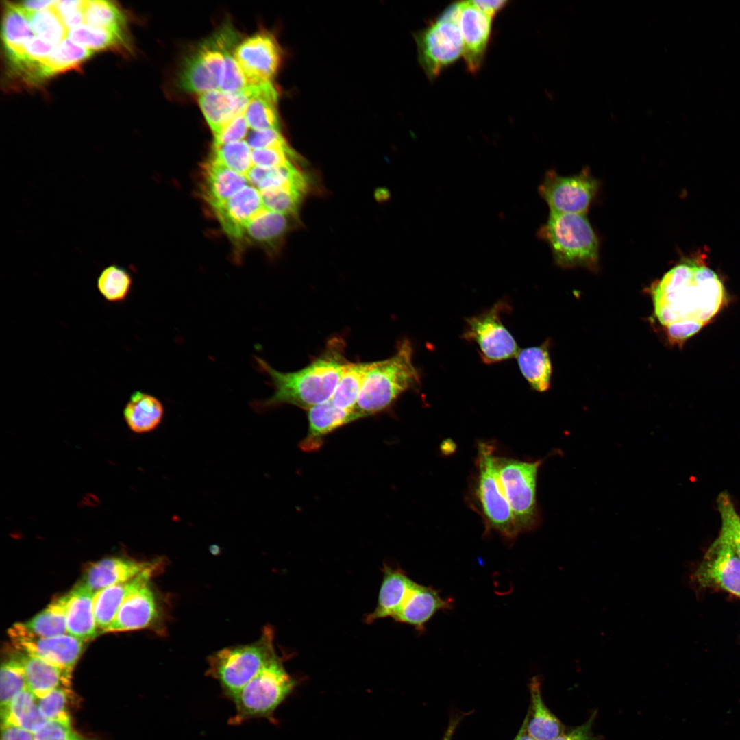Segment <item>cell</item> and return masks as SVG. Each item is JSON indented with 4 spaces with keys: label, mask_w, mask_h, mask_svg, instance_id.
<instances>
[{
    "label": "cell",
    "mask_w": 740,
    "mask_h": 740,
    "mask_svg": "<svg viewBox=\"0 0 740 740\" xmlns=\"http://www.w3.org/2000/svg\"><path fill=\"white\" fill-rule=\"evenodd\" d=\"M251 98L249 86L243 90L227 92L214 90L200 94L198 102L214 136L236 116L243 113Z\"/></svg>",
    "instance_id": "d6986e66"
},
{
    "label": "cell",
    "mask_w": 740,
    "mask_h": 740,
    "mask_svg": "<svg viewBox=\"0 0 740 740\" xmlns=\"http://www.w3.org/2000/svg\"><path fill=\"white\" fill-rule=\"evenodd\" d=\"M34 737L35 740H96L79 734L71 723L56 721L47 722Z\"/></svg>",
    "instance_id": "681fc988"
},
{
    "label": "cell",
    "mask_w": 740,
    "mask_h": 740,
    "mask_svg": "<svg viewBox=\"0 0 740 740\" xmlns=\"http://www.w3.org/2000/svg\"><path fill=\"white\" fill-rule=\"evenodd\" d=\"M1 740H35L34 733L9 723L1 724Z\"/></svg>",
    "instance_id": "11a10c76"
},
{
    "label": "cell",
    "mask_w": 740,
    "mask_h": 740,
    "mask_svg": "<svg viewBox=\"0 0 740 740\" xmlns=\"http://www.w3.org/2000/svg\"><path fill=\"white\" fill-rule=\"evenodd\" d=\"M717 508L721 519L719 536L732 547L740 558V514L727 493L719 495Z\"/></svg>",
    "instance_id": "ee69618b"
},
{
    "label": "cell",
    "mask_w": 740,
    "mask_h": 740,
    "mask_svg": "<svg viewBox=\"0 0 740 740\" xmlns=\"http://www.w3.org/2000/svg\"><path fill=\"white\" fill-rule=\"evenodd\" d=\"M95 593L82 582L66 593L67 634L84 642L100 632L94 610Z\"/></svg>",
    "instance_id": "44dd1931"
},
{
    "label": "cell",
    "mask_w": 740,
    "mask_h": 740,
    "mask_svg": "<svg viewBox=\"0 0 740 740\" xmlns=\"http://www.w3.org/2000/svg\"><path fill=\"white\" fill-rule=\"evenodd\" d=\"M56 1H25L16 3L26 14H30L52 7Z\"/></svg>",
    "instance_id": "680465c9"
},
{
    "label": "cell",
    "mask_w": 740,
    "mask_h": 740,
    "mask_svg": "<svg viewBox=\"0 0 740 740\" xmlns=\"http://www.w3.org/2000/svg\"><path fill=\"white\" fill-rule=\"evenodd\" d=\"M33 34L40 39L58 46L66 39L68 30L53 5L38 12L26 14Z\"/></svg>",
    "instance_id": "60d3db41"
},
{
    "label": "cell",
    "mask_w": 740,
    "mask_h": 740,
    "mask_svg": "<svg viewBox=\"0 0 740 740\" xmlns=\"http://www.w3.org/2000/svg\"><path fill=\"white\" fill-rule=\"evenodd\" d=\"M38 698L26 689L1 709L2 723H9L36 733L48 722L41 713Z\"/></svg>",
    "instance_id": "d6a6232c"
},
{
    "label": "cell",
    "mask_w": 740,
    "mask_h": 740,
    "mask_svg": "<svg viewBox=\"0 0 740 740\" xmlns=\"http://www.w3.org/2000/svg\"><path fill=\"white\" fill-rule=\"evenodd\" d=\"M251 149L245 140L212 147L211 156L231 170L246 176L253 166Z\"/></svg>",
    "instance_id": "7bdbcfd3"
},
{
    "label": "cell",
    "mask_w": 740,
    "mask_h": 740,
    "mask_svg": "<svg viewBox=\"0 0 740 740\" xmlns=\"http://www.w3.org/2000/svg\"><path fill=\"white\" fill-rule=\"evenodd\" d=\"M94 53L86 48L64 39L39 65L40 80L58 73L76 69Z\"/></svg>",
    "instance_id": "e575fe53"
},
{
    "label": "cell",
    "mask_w": 740,
    "mask_h": 740,
    "mask_svg": "<svg viewBox=\"0 0 740 740\" xmlns=\"http://www.w3.org/2000/svg\"><path fill=\"white\" fill-rule=\"evenodd\" d=\"M248 123L244 112L232 120L221 132L214 136V145L243 140L247 135Z\"/></svg>",
    "instance_id": "816d5d0a"
},
{
    "label": "cell",
    "mask_w": 740,
    "mask_h": 740,
    "mask_svg": "<svg viewBox=\"0 0 740 740\" xmlns=\"http://www.w3.org/2000/svg\"><path fill=\"white\" fill-rule=\"evenodd\" d=\"M363 417L356 410H347L336 407L330 399L308 410V429L299 445L302 451H317L325 437L338 428Z\"/></svg>",
    "instance_id": "ac0fdd59"
},
{
    "label": "cell",
    "mask_w": 740,
    "mask_h": 740,
    "mask_svg": "<svg viewBox=\"0 0 740 740\" xmlns=\"http://www.w3.org/2000/svg\"><path fill=\"white\" fill-rule=\"evenodd\" d=\"M160 616L159 602L149 582L127 597L105 632L148 628L153 625Z\"/></svg>",
    "instance_id": "2e32d148"
},
{
    "label": "cell",
    "mask_w": 740,
    "mask_h": 740,
    "mask_svg": "<svg viewBox=\"0 0 740 740\" xmlns=\"http://www.w3.org/2000/svg\"><path fill=\"white\" fill-rule=\"evenodd\" d=\"M67 37L73 43L92 51L116 48L125 43L123 36L84 25L70 29Z\"/></svg>",
    "instance_id": "b9f144b4"
},
{
    "label": "cell",
    "mask_w": 740,
    "mask_h": 740,
    "mask_svg": "<svg viewBox=\"0 0 740 740\" xmlns=\"http://www.w3.org/2000/svg\"><path fill=\"white\" fill-rule=\"evenodd\" d=\"M528 713L514 740H536L527 731Z\"/></svg>",
    "instance_id": "94428289"
},
{
    "label": "cell",
    "mask_w": 740,
    "mask_h": 740,
    "mask_svg": "<svg viewBox=\"0 0 740 740\" xmlns=\"http://www.w3.org/2000/svg\"><path fill=\"white\" fill-rule=\"evenodd\" d=\"M541 685L539 676L531 678L529 684L531 706L528 712L527 731L536 740H552L564 732V726L545 704Z\"/></svg>",
    "instance_id": "f1b7e54d"
},
{
    "label": "cell",
    "mask_w": 740,
    "mask_h": 740,
    "mask_svg": "<svg viewBox=\"0 0 740 740\" xmlns=\"http://www.w3.org/2000/svg\"><path fill=\"white\" fill-rule=\"evenodd\" d=\"M345 345L342 339L334 337L320 356L293 372L279 371L256 356L260 369L270 378L274 393L267 399L254 401L251 406L254 410L264 412L284 404L308 410L330 399L349 362L345 357Z\"/></svg>",
    "instance_id": "7a4b0ae2"
},
{
    "label": "cell",
    "mask_w": 740,
    "mask_h": 740,
    "mask_svg": "<svg viewBox=\"0 0 740 740\" xmlns=\"http://www.w3.org/2000/svg\"><path fill=\"white\" fill-rule=\"evenodd\" d=\"M55 48L56 46L34 36L25 45L23 60L12 66L38 64L48 58Z\"/></svg>",
    "instance_id": "f5cc1de1"
},
{
    "label": "cell",
    "mask_w": 740,
    "mask_h": 740,
    "mask_svg": "<svg viewBox=\"0 0 740 740\" xmlns=\"http://www.w3.org/2000/svg\"><path fill=\"white\" fill-rule=\"evenodd\" d=\"M460 717H454L450 719L449 724L442 740H452L454 731L456 729V727L460 722Z\"/></svg>",
    "instance_id": "91938a15"
},
{
    "label": "cell",
    "mask_w": 740,
    "mask_h": 740,
    "mask_svg": "<svg viewBox=\"0 0 740 740\" xmlns=\"http://www.w3.org/2000/svg\"><path fill=\"white\" fill-rule=\"evenodd\" d=\"M282 50L275 36L256 33L238 43L234 57L249 85L271 82L282 62Z\"/></svg>",
    "instance_id": "4fadbf2b"
},
{
    "label": "cell",
    "mask_w": 740,
    "mask_h": 740,
    "mask_svg": "<svg viewBox=\"0 0 740 740\" xmlns=\"http://www.w3.org/2000/svg\"><path fill=\"white\" fill-rule=\"evenodd\" d=\"M66 602V594L54 600L39 613L23 623V626L31 633L39 637L67 634Z\"/></svg>",
    "instance_id": "8d00e7d4"
},
{
    "label": "cell",
    "mask_w": 740,
    "mask_h": 740,
    "mask_svg": "<svg viewBox=\"0 0 740 740\" xmlns=\"http://www.w3.org/2000/svg\"><path fill=\"white\" fill-rule=\"evenodd\" d=\"M451 604L450 600L443 599L433 588L415 582L393 618L421 630L437 611L449 609Z\"/></svg>",
    "instance_id": "7402d4cb"
},
{
    "label": "cell",
    "mask_w": 740,
    "mask_h": 740,
    "mask_svg": "<svg viewBox=\"0 0 740 740\" xmlns=\"http://www.w3.org/2000/svg\"><path fill=\"white\" fill-rule=\"evenodd\" d=\"M251 98L244 112L252 130H280L278 111L279 95L271 82L249 85Z\"/></svg>",
    "instance_id": "4316f807"
},
{
    "label": "cell",
    "mask_w": 740,
    "mask_h": 740,
    "mask_svg": "<svg viewBox=\"0 0 740 740\" xmlns=\"http://www.w3.org/2000/svg\"><path fill=\"white\" fill-rule=\"evenodd\" d=\"M459 27L463 39V56L467 71L480 68L491 36L492 19L471 1H461Z\"/></svg>",
    "instance_id": "9a60e30c"
},
{
    "label": "cell",
    "mask_w": 740,
    "mask_h": 740,
    "mask_svg": "<svg viewBox=\"0 0 740 740\" xmlns=\"http://www.w3.org/2000/svg\"><path fill=\"white\" fill-rule=\"evenodd\" d=\"M263 208L260 191L248 184L212 209L225 232L230 238L240 240L244 237L248 223Z\"/></svg>",
    "instance_id": "e0dca14e"
},
{
    "label": "cell",
    "mask_w": 740,
    "mask_h": 740,
    "mask_svg": "<svg viewBox=\"0 0 740 740\" xmlns=\"http://www.w3.org/2000/svg\"><path fill=\"white\" fill-rule=\"evenodd\" d=\"M276 655L273 630L266 626L254 643L223 648L210 656L208 674L219 682L223 695L232 700Z\"/></svg>",
    "instance_id": "5b68a950"
},
{
    "label": "cell",
    "mask_w": 740,
    "mask_h": 740,
    "mask_svg": "<svg viewBox=\"0 0 740 740\" xmlns=\"http://www.w3.org/2000/svg\"><path fill=\"white\" fill-rule=\"evenodd\" d=\"M598 186L597 180L587 169L571 175L549 170L538 190L550 212L586 214Z\"/></svg>",
    "instance_id": "8fae6325"
},
{
    "label": "cell",
    "mask_w": 740,
    "mask_h": 740,
    "mask_svg": "<svg viewBox=\"0 0 740 740\" xmlns=\"http://www.w3.org/2000/svg\"><path fill=\"white\" fill-rule=\"evenodd\" d=\"M471 3L491 18L508 3L507 1H471Z\"/></svg>",
    "instance_id": "6f0895ef"
},
{
    "label": "cell",
    "mask_w": 740,
    "mask_h": 740,
    "mask_svg": "<svg viewBox=\"0 0 740 740\" xmlns=\"http://www.w3.org/2000/svg\"><path fill=\"white\" fill-rule=\"evenodd\" d=\"M245 177L260 192L293 188L304 194L308 188L306 176L293 163L273 169L253 166Z\"/></svg>",
    "instance_id": "4dcf8cb0"
},
{
    "label": "cell",
    "mask_w": 740,
    "mask_h": 740,
    "mask_svg": "<svg viewBox=\"0 0 740 740\" xmlns=\"http://www.w3.org/2000/svg\"><path fill=\"white\" fill-rule=\"evenodd\" d=\"M247 143L253 150L289 147L280 130L273 129L252 130L247 135Z\"/></svg>",
    "instance_id": "f907efd6"
},
{
    "label": "cell",
    "mask_w": 740,
    "mask_h": 740,
    "mask_svg": "<svg viewBox=\"0 0 740 740\" xmlns=\"http://www.w3.org/2000/svg\"><path fill=\"white\" fill-rule=\"evenodd\" d=\"M460 8V2L449 5L415 37L419 61L430 78L437 77L463 56Z\"/></svg>",
    "instance_id": "52a82bcc"
},
{
    "label": "cell",
    "mask_w": 740,
    "mask_h": 740,
    "mask_svg": "<svg viewBox=\"0 0 740 740\" xmlns=\"http://www.w3.org/2000/svg\"><path fill=\"white\" fill-rule=\"evenodd\" d=\"M16 657L22 665L27 689L40 698L60 687H69L71 672L39 658L19 652Z\"/></svg>",
    "instance_id": "484cf974"
},
{
    "label": "cell",
    "mask_w": 740,
    "mask_h": 740,
    "mask_svg": "<svg viewBox=\"0 0 740 740\" xmlns=\"http://www.w3.org/2000/svg\"><path fill=\"white\" fill-rule=\"evenodd\" d=\"M294 217L264 208L248 223L245 235L252 241L273 247L290 230Z\"/></svg>",
    "instance_id": "836d02e7"
},
{
    "label": "cell",
    "mask_w": 740,
    "mask_h": 740,
    "mask_svg": "<svg viewBox=\"0 0 740 740\" xmlns=\"http://www.w3.org/2000/svg\"><path fill=\"white\" fill-rule=\"evenodd\" d=\"M164 407L156 397L136 391L134 392L123 410L128 427L136 433H146L156 429L164 416Z\"/></svg>",
    "instance_id": "f546056e"
},
{
    "label": "cell",
    "mask_w": 740,
    "mask_h": 740,
    "mask_svg": "<svg viewBox=\"0 0 740 740\" xmlns=\"http://www.w3.org/2000/svg\"><path fill=\"white\" fill-rule=\"evenodd\" d=\"M297 159V154L290 147H269L251 151L253 166L264 169L283 166Z\"/></svg>",
    "instance_id": "c3c4849f"
},
{
    "label": "cell",
    "mask_w": 740,
    "mask_h": 740,
    "mask_svg": "<svg viewBox=\"0 0 740 740\" xmlns=\"http://www.w3.org/2000/svg\"><path fill=\"white\" fill-rule=\"evenodd\" d=\"M538 236L547 243L559 267L597 269L598 241L586 214L550 212Z\"/></svg>",
    "instance_id": "277c9868"
},
{
    "label": "cell",
    "mask_w": 740,
    "mask_h": 740,
    "mask_svg": "<svg viewBox=\"0 0 740 740\" xmlns=\"http://www.w3.org/2000/svg\"><path fill=\"white\" fill-rule=\"evenodd\" d=\"M543 461L496 458L499 478L519 532L534 529L539 522L536 480Z\"/></svg>",
    "instance_id": "ba28073f"
},
{
    "label": "cell",
    "mask_w": 740,
    "mask_h": 740,
    "mask_svg": "<svg viewBox=\"0 0 740 740\" xmlns=\"http://www.w3.org/2000/svg\"><path fill=\"white\" fill-rule=\"evenodd\" d=\"M371 362H348L330 398L334 406L343 410H355L365 375Z\"/></svg>",
    "instance_id": "d590c367"
},
{
    "label": "cell",
    "mask_w": 740,
    "mask_h": 740,
    "mask_svg": "<svg viewBox=\"0 0 740 740\" xmlns=\"http://www.w3.org/2000/svg\"><path fill=\"white\" fill-rule=\"evenodd\" d=\"M27 689L24 671L16 656L2 663L0 672L1 709L6 707L21 692Z\"/></svg>",
    "instance_id": "f6af8a7d"
},
{
    "label": "cell",
    "mask_w": 740,
    "mask_h": 740,
    "mask_svg": "<svg viewBox=\"0 0 740 740\" xmlns=\"http://www.w3.org/2000/svg\"><path fill=\"white\" fill-rule=\"evenodd\" d=\"M260 193L265 209L293 216L297 214L304 195L293 188H282Z\"/></svg>",
    "instance_id": "bcb514c9"
},
{
    "label": "cell",
    "mask_w": 740,
    "mask_h": 740,
    "mask_svg": "<svg viewBox=\"0 0 740 740\" xmlns=\"http://www.w3.org/2000/svg\"><path fill=\"white\" fill-rule=\"evenodd\" d=\"M151 563L117 557L104 558L92 563L88 568L82 582L95 593L134 578Z\"/></svg>",
    "instance_id": "cb8c5ba5"
},
{
    "label": "cell",
    "mask_w": 740,
    "mask_h": 740,
    "mask_svg": "<svg viewBox=\"0 0 740 740\" xmlns=\"http://www.w3.org/2000/svg\"><path fill=\"white\" fill-rule=\"evenodd\" d=\"M597 711L592 713L589 719L583 724L575 727L567 732H563L552 740H603L592 731V726L596 717Z\"/></svg>",
    "instance_id": "db71d44e"
},
{
    "label": "cell",
    "mask_w": 740,
    "mask_h": 740,
    "mask_svg": "<svg viewBox=\"0 0 740 740\" xmlns=\"http://www.w3.org/2000/svg\"><path fill=\"white\" fill-rule=\"evenodd\" d=\"M496 458L492 445L478 444L476 495L489 525L511 539L519 530L499 478Z\"/></svg>",
    "instance_id": "9c48e42d"
},
{
    "label": "cell",
    "mask_w": 740,
    "mask_h": 740,
    "mask_svg": "<svg viewBox=\"0 0 740 740\" xmlns=\"http://www.w3.org/2000/svg\"><path fill=\"white\" fill-rule=\"evenodd\" d=\"M85 1H56L53 8L61 19L83 8Z\"/></svg>",
    "instance_id": "9f6ffc18"
},
{
    "label": "cell",
    "mask_w": 740,
    "mask_h": 740,
    "mask_svg": "<svg viewBox=\"0 0 740 740\" xmlns=\"http://www.w3.org/2000/svg\"><path fill=\"white\" fill-rule=\"evenodd\" d=\"M548 347L547 341L539 346L519 350L516 356L522 375L531 388L539 392L546 391L550 386L552 369Z\"/></svg>",
    "instance_id": "1f68e13d"
},
{
    "label": "cell",
    "mask_w": 740,
    "mask_h": 740,
    "mask_svg": "<svg viewBox=\"0 0 740 740\" xmlns=\"http://www.w3.org/2000/svg\"><path fill=\"white\" fill-rule=\"evenodd\" d=\"M703 258L684 259L652 287L654 314L674 343L697 333L724 303L723 283Z\"/></svg>",
    "instance_id": "6da1fadb"
},
{
    "label": "cell",
    "mask_w": 740,
    "mask_h": 740,
    "mask_svg": "<svg viewBox=\"0 0 740 740\" xmlns=\"http://www.w3.org/2000/svg\"><path fill=\"white\" fill-rule=\"evenodd\" d=\"M296 684L276 655L232 700L236 712L230 724L237 725L256 718L273 720L274 712Z\"/></svg>",
    "instance_id": "8992f818"
},
{
    "label": "cell",
    "mask_w": 740,
    "mask_h": 740,
    "mask_svg": "<svg viewBox=\"0 0 740 740\" xmlns=\"http://www.w3.org/2000/svg\"><path fill=\"white\" fill-rule=\"evenodd\" d=\"M84 22L89 27L112 32L123 36L125 19L121 11L108 1H85Z\"/></svg>",
    "instance_id": "f35d334b"
},
{
    "label": "cell",
    "mask_w": 740,
    "mask_h": 740,
    "mask_svg": "<svg viewBox=\"0 0 740 740\" xmlns=\"http://www.w3.org/2000/svg\"><path fill=\"white\" fill-rule=\"evenodd\" d=\"M177 84L185 92L199 95L219 90L206 64L197 50L185 60L179 72Z\"/></svg>",
    "instance_id": "74e56055"
},
{
    "label": "cell",
    "mask_w": 740,
    "mask_h": 740,
    "mask_svg": "<svg viewBox=\"0 0 740 740\" xmlns=\"http://www.w3.org/2000/svg\"><path fill=\"white\" fill-rule=\"evenodd\" d=\"M507 301H499L485 311L466 318L461 338L475 343L482 361L487 365L516 357L518 345L501 320V314L509 312Z\"/></svg>",
    "instance_id": "30bf717a"
},
{
    "label": "cell",
    "mask_w": 740,
    "mask_h": 740,
    "mask_svg": "<svg viewBox=\"0 0 740 740\" xmlns=\"http://www.w3.org/2000/svg\"><path fill=\"white\" fill-rule=\"evenodd\" d=\"M2 39L11 64L23 60L25 43L34 37L26 13L16 5L5 2L2 21Z\"/></svg>",
    "instance_id": "83f0119b"
},
{
    "label": "cell",
    "mask_w": 740,
    "mask_h": 740,
    "mask_svg": "<svg viewBox=\"0 0 740 740\" xmlns=\"http://www.w3.org/2000/svg\"><path fill=\"white\" fill-rule=\"evenodd\" d=\"M68 698L67 687L62 686L38 698L37 704L41 713L48 722L71 723L67 708Z\"/></svg>",
    "instance_id": "7dc6e473"
},
{
    "label": "cell",
    "mask_w": 740,
    "mask_h": 740,
    "mask_svg": "<svg viewBox=\"0 0 740 740\" xmlns=\"http://www.w3.org/2000/svg\"><path fill=\"white\" fill-rule=\"evenodd\" d=\"M247 178L210 157L203 166L202 195L214 208L248 185Z\"/></svg>",
    "instance_id": "603a6c76"
},
{
    "label": "cell",
    "mask_w": 740,
    "mask_h": 740,
    "mask_svg": "<svg viewBox=\"0 0 740 740\" xmlns=\"http://www.w3.org/2000/svg\"><path fill=\"white\" fill-rule=\"evenodd\" d=\"M415 582L402 570L384 565L378 604L375 610L367 616L366 622L371 624L378 619L393 617L406 600Z\"/></svg>",
    "instance_id": "d4e9b609"
},
{
    "label": "cell",
    "mask_w": 740,
    "mask_h": 740,
    "mask_svg": "<svg viewBox=\"0 0 740 740\" xmlns=\"http://www.w3.org/2000/svg\"><path fill=\"white\" fill-rule=\"evenodd\" d=\"M694 576L702 587L722 589L740 599V558L719 536L707 550Z\"/></svg>",
    "instance_id": "5bb4252c"
},
{
    "label": "cell",
    "mask_w": 740,
    "mask_h": 740,
    "mask_svg": "<svg viewBox=\"0 0 740 740\" xmlns=\"http://www.w3.org/2000/svg\"><path fill=\"white\" fill-rule=\"evenodd\" d=\"M413 347L404 338L391 357L372 362L367 371L355 410L363 417L387 410L404 392L417 390L421 376L413 363Z\"/></svg>",
    "instance_id": "3957f363"
},
{
    "label": "cell",
    "mask_w": 740,
    "mask_h": 740,
    "mask_svg": "<svg viewBox=\"0 0 740 740\" xmlns=\"http://www.w3.org/2000/svg\"><path fill=\"white\" fill-rule=\"evenodd\" d=\"M132 286L131 273L116 264L104 267L97 279V287L100 294L110 302L124 301Z\"/></svg>",
    "instance_id": "ab89813d"
},
{
    "label": "cell",
    "mask_w": 740,
    "mask_h": 740,
    "mask_svg": "<svg viewBox=\"0 0 740 740\" xmlns=\"http://www.w3.org/2000/svg\"><path fill=\"white\" fill-rule=\"evenodd\" d=\"M160 565L159 561H153L149 567L134 578L95 592L94 610L101 633L105 632L127 597L142 585L150 582Z\"/></svg>",
    "instance_id": "ffe728a7"
},
{
    "label": "cell",
    "mask_w": 740,
    "mask_h": 740,
    "mask_svg": "<svg viewBox=\"0 0 740 740\" xmlns=\"http://www.w3.org/2000/svg\"><path fill=\"white\" fill-rule=\"evenodd\" d=\"M12 645L19 652L39 658L71 672L81 656L84 641L71 634L39 637L31 633L23 623L8 630Z\"/></svg>",
    "instance_id": "7c38bea8"
}]
</instances>
